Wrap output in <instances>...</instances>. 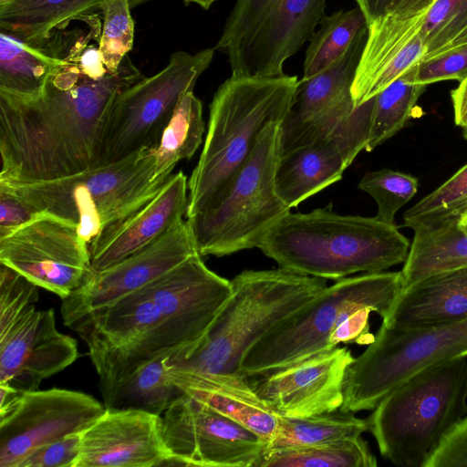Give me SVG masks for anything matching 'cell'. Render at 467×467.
Wrapping results in <instances>:
<instances>
[{"label": "cell", "mask_w": 467, "mask_h": 467, "mask_svg": "<svg viewBox=\"0 0 467 467\" xmlns=\"http://www.w3.org/2000/svg\"><path fill=\"white\" fill-rule=\"evenodd\" d=\"M80 34L38 96L0 91V182L49 181L95 167L113 101L144 78L129 55L114 73L87 75L78 56L96 37Z\"/></svg>", "instance_id": "6da1fadb"}, {"label": "cell", "mask_w": 467, "mask_h": 467, "mask_svg": "<svg viewBox=\"0 0 467 467\" xmlns=\"http://www.w3.org/2000/svg\"><path fill=\"white\" fill-rule=\"evenodd\" d=\"M257 247L281 268L339 280L404 263L410 243L395 223L376 216L341 215L319 208L283 216Z\"/></svg>", "instance_id": "7a4b0ae2"}, {"label": "cell", "mask_w": 467, "mask_h": 467, "mask_svg": "<svg viewBox=\"0 0 467 467\" xmlns=\"http://www.w3.org/2000/svg\"><path fill=\"white\" fill-rule=\"evenodd\" d=\"M296 76L232 75L210 104L208 130L188 181L186 217L208 209L247 161L263 130L281 122L298 85Z\"/></svg>", "instance_id": "3957f363"}, {"label": "cell", "mask_w": 467, "mask_h": 467, "mask_svg": "<svg viewBox=\"0 0 467 467\" xmlns=\"http://www.w3.org/2000/svg\"><path fill=\"white\" fill-rule=\"evenodd\" d=\"M201 342L187 355L167 359L168 371L242 374L248 350L275 325L326 286V279L284 268L244 270Z\"/></svg>", "instance_id": "277c9868"}, {"label": "cell", "mask_w": 467, "mask_h": 467, "mask_svg": "<svg viewBox=\"0 0 467 467\" xmlns=\"http://www.w3.org/2000/svg\"><path fill=\"white\" fill-rule=\"evenodd\" d=\"M467 414V356L429 367L390 390L367 419L382 456L424 467L447 432Z\"/></svg>", "instance_id": "5b68a950"}, {"label": "cell", "mask_w": 467, "mask_h": 467, "mask_svg": "<svg viewBox=\"0 0 467 467\" xmlns=\"http://www.w3.org/2000/svg\"><path fill=\"white\" fill-rule=\"evenodd\" d=\"M154 150L142 148L119 161L54 180L0 183L39 212L76 224L89 246L105 229L149 202L170 179L152 180Z\"/></svg>", "instance_id": "8992f818"}, {"label": "cell", "mask_w": 467, "mask_h": 467, "mask_svg": "<svg viewBox=\"0 0 467 467\" xmlns=\"http://www.w3.org/2000/svg\"><path fill=\"white\" fill-rule=\"evenodd\" d=\"M401 291V272L337 280L265 334L245 354L241 373L258 377L334 348L331 336L349 314L368 309L383 319Z\"/></svg>", "instance_id": "52a82bcc"}, {"label": "cell", "mask_w": 467, "mask_h": 467, "mask_svg": "<svg viewBox=\"0 0 467 467\" xmlns=\"http://www.w3.org/2000/svg\"><path fill=\"white\" fill-rule=\"evenodd\" d=\"M279 123L268 124L244 165L203 212L187 218L201 256L257 247L265 232L290 213L275 190Z\"/></svg>", "instance_id": "ba28073f"}, {"label": "cell", "mask_w": 467, "mask_h": 467, "mask_svg": "<svg viewBox=\"0 0 467 467\" xmlns=\"http://www.w3.org/2000/svg\"><path fill=\"white\" fill-rule=\"evenodd\" d=\"M462 356H467V318L411 328L381 324L374 340L348 369L340 409L353 413L373 410L413 375Z\"/></svg>", "instance_id": "9c48e42d"}, {"label": "cell", "mask_w": 467, "mask_h": 467, "mask_svg": "<svg viewBox=\"0 0 467 467\" xmlns=\"http://www.w3.org/2000/svg\"><path fill=\"white\" fill-rule=\"evenodd\" d=\"M327 0H236L215 50L232 75L277 77L286 59L312 39Z\"/></svg>", "instance_id": "30bf717a"}, {"label": "cell", "mask_w": 467, "mask_h": 467, "mask_svg": "<svg viewBox=\"0 0 467 467\" xmlns=\"http://www.w3.org/2000/svg\"><path fill=\"white\" fill-rule=\"evenodd\" d=\"M214 52V47L193 55L173 52L163 69L122 90L109 110L96 166L119 161L142 148H157L178 103L193 90Z\"/></svg>", "instance_id": "8fae6325"}, {"label": "cell", "mask_w": 467, "mask_h": 467, "mask_svg": "<svg viewBox=\"0 0 467 467\" xmlns=\"http://www.w3.org/2000/svg\"><path fill=\"white\" fill-rule=\"evenodd\" d=\"M0 263L61 300L92 273L89 246L78 226L47 212L0 239Z\"/></svg>", "instance_id": "7c38bea8"}, {"label": "cell", "mask_w": 467, "mask_h": 467, "mask_svg": "<svg viewBox=\"0 0 467 467\" xmlns=\"http://www.w3.org/2000/svg\"><path fill=\"white\" fill-rule=\"evenodd\" d=\"M170 465L256 467L265 442L255 432L182 393L161 416Z\"/></svg>", "instance_id": "4fadbf2b"}, {"label": "cell", "mask_w": 467, "mask_h": 467, "mask_svg": "<svg viewBox=\"0 0 467 467\" xmlns=\"http://www.w3.org/2000/svg\"><path fill=\"white\" fill-rule=\"evenodd\" d=\"M105 410L81 391L57 388L23 391L0 412V467H19L38 448L82 432Z\"/></svg>", "instance_id": "5bb4252c"}, {"label": "cell", "mask_w": 467, "mask_h": 467, "mask_svg": "<svg viewBox=\"0 0 467 467\" xmlns=\"http://www.w3.org/2000/svg\"><path fill=\"white\" fill-rule=\"evenodd\" d=\"M367 37L368 27L327 68L298 81L279 123L280 157L328 138L351 117L356 109L351 89Z\"/></svg>", "instance_id": "9a60e30c"}, {"label": "cell", "mask_w": 467, "mask_h": 467, "mask_svg": "<svg viewBox=\"0 0 467 467\" xmlns=\"http://www.w3.org/2000/svg\"><path fill=\"white\" fill-rule=\"evenodd\" d=\"M187 221H181L152 244L99 272L62 300L64 325L71 327L91 312L109 305L198 254Z\"/></svg>", "instance_id": "2e32d148"}, {"label": "cell", "mask_w": 467, "mask_h": 467, "mask_svg": "<svg viewBox=\"0 0 467 467\" xmlns=\"http://www.w3.org/2000/svg\"><path fill=\"white\" fill-rule=\"evenodd\" d=\"M354 358L349 348L337 346L258 376L251 385L279 416L333 411L343 405L345 379Z\"/></svg>", "instance_id": "e0dca14e"}, {"label": "cell", "mask_w": 467, "mask_h": 467, "mask_svg": "<svg viewBox=\"0 0 467 467\" xmlns=\"http://www.w3.org/2000/svg\"><path fill=\"white\" fill-rule=\"evenodd\" d=\"M374 97L356 107L351 117L327 139L299 148L278 160L275 182L290 208L341 179L365 150L370 131Z\"/></svg>", "instance_id": "ac0fdd59"}, {"label": "cell", "mask_w": 467, "mask_h": 467, "mask_svg": "<svg viewBox=\"0 0 467 467\" xmlns=\"http://www.w3.org/2000/svg\"><path fill=\"white\" fill-rule=\"evenodd\" d=\"M78 357L77 340L57 330L54 309L35 306L0 331V383L38 389Z\"/></svg>", "instance_id": "d6986e66"}, {"label": "cell", "mask_w": 467, "mask_h": 467, "mask_svg": "<svg viewBox=\"0 0 467 467\" xmlns=\"http://www.w3.org/2000/svg\"><path fill=\"white\" fill-rule=\"evenodd\" d=\"M172 454L162 436L161 416L134 409H106L81 432L76 467L170 465Z\"/></svg>", "instance_id": "ffe728a7"}, {"label": "cell", "mask_w": 467, "mask_h": 467, "mask_svg": "<svg viewBox=\"0 0 467 467\" xmlns=\"http://www.w3.org/2000/svg\"><path fill=\"white\" fill-rule=\"evenodd\" d=\"M188 180L172 173L161 190L143 207L105 229L90 244V266L99 272L155 242L186 214Z\"/></svg>", "instance_id": "44dd1931"}, {"label": "cell", "mask_w": 467, "mask_h": 467, "mask_svg": "<svg viewBox=\"0 0 467 467\" xmlns=\"http://www.w3.org/2000/svg\"><path fill=\"white\" fill-rule=\"evenodd\" d=\"M168 373L183 393L255 432L266 445L274 438L279 415L257 395L245 375Z\"/></svg>", "instance_id": "7402d4cb"}, {"label": "cell", "mask_w": 467, "mask_h": 467, "mask_svg": "<svg viewBox=\"0 0 467 467\" xmlns=\"http://www.w3.org/2000/svg\"><path fill=\"white\" fill-rule=\"evenodd\" d=\"M466 318L467 267H462L430 276L403 290L382 324L411 328Z\"/></svg>", "instance_id": "603a6c76"}, {"label": "cell", "mask_w": 467, "mask_h": 467, "mask_svg": "<svg viewBox=\"0 0 467 467\" xmlns=\"http://www.w3.org/2000/svg\"><path fill=\"white\" fill-rule=\"evenodd\" d=\"M79 30H54L41 45L0 32V91L20 98L38 96L48 78L66 62Z\"/></svg>", "instance_id": "cb8c5ba5"}, {"label": "cell", "mask_w": 467, "mask_h": 467, "mask_svg": "<svg viewBox=\"0 0 467 467\" xmlns=\"http://www.w3.org/2000/svg\"><path fill=\"white\" fill-rule=\"evenodd\" d=\"M413 231V240L400 271L402 291L430 276L467 267V228L459 224L458 218Z\"/></svg>", "instance_id": "d4e9b609"}, {"label": "cell", "mask_w": 467, "mask_h": 467, "mask_svg": "<svg viewBox=\"0 0 467 467\" xmlns=\"http://www.w3.org/2000/svg\"><path fill=\"white\" fill-rule=\"evenodd\" d=\"M105 0H0V29L39 46L56 29L93 14ZM137 7L150 0H130Z\"/></svg>", "instance_id": "484cf974"}, {"label": "cell", "mask_w": 467, "mask_h": 467, "mask_svg": "<svg viewBox=\"0 0 467 467\" xmlns=\"http://www.w3.org/2000/svg\"><path fill=\"white\" fill-rule=\"evenodd\" d=\"M171 355L143 363L119 381L103 396L105 408L141 410L162 416L183 393L169 376L167 359Z\"/></svg>", "instance_id": "4316f807"}, {"label": "cell", "mask_w": 467, "mask_h": 467, "mask_svg": "<svg viewBox=\"0 0 467 467\" xmlns=\"http://www.w3.org/2000/svg\"><path fill=\"white\" fill-rule=\"evenodd\" d=\"M204 122L201 100L193 90L183 95L154 150L152 180L168 178L177 163L193 156L202 141Z\"/></svg>", "instance_id": "83f0119b"}, {"label": "cell", "mask_w": 467, "mask_h": 467, "mask_svg": "<svg viewBox=\"0 0 467 467\" xmlns=\"http://www.w3.org/2000/svg\"><path fill=\"white\" fill-rule=\"evenodd\" d=\"M420 61L374 96L369 138L365 150H373L417 116V102L427 88L416 81Z\"/></svg>", "instance_id": "f1b7e54d"}, {"label": "cell", "mask_w": 467, "mask_h": 467, "mask_svg": "<svg viewBox=\"0 0 467 467\" xmlns=\"http://www.w3.org/2000/svg\"><path fill=\"white\" fill-rule=\"evenodd\" d=\"M367 419L341 409L303 418L279 416L277 431L265 450L308 446L361 436Z\"/></svg>", "instance_id": "f546056e"}, {"label": "cell", "mask_w": 467, "mask_h": 467, "mask_svg": "<svg viewBox=\"0 0 467 467\" xmlns=\"http://www.w3.org/2000/svg\"><path fill=\"white\" fill-rule=\"evenodd\" d=\"M361 436L326 443L265 450L256 467H375Z\"/></svg>", "instance_id": "4dcf8cb0"}, {"label": "cell", "mask_w": 467, "mask_h": 467, "mask_svg": "<svg viewBox=\"0 0 467 467\" xmlns=\"http://www.w3.org/2000/svg\"><path fill=\"white\" fill-rule=\"evenodd\" d=\"M319 26L306 51L303 79L315 76L339 58L359 32L368 27V23L358 6L324 16Z\"/></svg>", "instance_id": "1f68e13d"}, {"label": "cell", "mask_w": 467, "mask_h": 467, "mask_svg": "<svg viewBox=\"0 0 467 467\" xmlns=\"http://www.w3.org/2000/svg\"><path fill=\"white\" fill-rule=\"evenodd\" d=\"M467 209V163L445 182L404 213L411 229L459 218Z\"/></svg>", "instance_id": "d6a6232c"}, {"label": "cell", "mask_w": 467, "mask_h": 467, "mask_svg": "<svg viewBox=\"0 0 467 467\" xmlns=\"http://www.w3.org/2000/svg\"><path fill=\"white\" fill-rule=\"evenodd\" d=\"M131 9L130 0H105L98 8L102 19L99 50L105 67L111 73L118 70L133 47Z\"/></svg>", "instance_id": "836d02e7"}, {"label": "cell", "mask_w": 467, "mask_h": 467, "mask_svg": "<svg viewBox=\"0 0 467 467\" xmlns=\"http://www.w3.org/2000/svg\"><path fill=\"white\" fill-rule=\"evenodd\" d=\"M417 178L390 169L368 171L358 188L373 197L378 205L376 217L395 223V214L417 193Z\"/></svg>", "instance_id": "e575fe53"}, {"label": "cell", "mask_w": 467, "mask_h": 467, "mask_svg": "<svg viewBox=\"0 0 467 467\" xmlns=\"http://www.w3.org/2000/svg\"><path fill=\"white\" fill-rule=\"evenodd\" d=\"M467 27V0H438L420 33L426 47L421 60L434 57Z\"/></svg>", "instance_id": "d590c367"}, {"label": "cell", "mask_w": 467, "mask_h": 467, "mask_svg": "<svg viewBox=\"0 0 467 467\" xmlns=\"http://www.w3.org/2000/svg\"><path fill=\"white\" fill-rule=\"evenodd\" d=\"M38 286L0 263V331L36 306Z\"/></svg>", "instance_id": "8d00e7d4"}, {"label": "cell", "mask_w": 467, "mask_h": 467, "mask_svg": "<svg viewBox=\"0 0 467 467\" xmlns=\"http://www.w3.org/2000/svg\"><path fill=\"white\" fill-rule=\"evenodd\" d=\"M467 77V45L446 51L418 65L416 81L430 85L444 80L461 82Z\"/></svg>", "instance_id": "74e56055"}, {"label": "cell", "mask_w": 467, "mask_h": 467, "mask_svg": "<svg viewBox=\"0 0 467 467\" xmlns=\"http://www.w3.org/2000/svg\"><path fill=\"white\" fill-rule=\"evenodd\" d=\"M80 442L81 432L67 435L33 451L19 467H76Z\"/></svg>", "instance_id": "f35d334b"}, {"label": "cell", "mask_w": 467, "mask_h": 467, "mask_svg": "<svg viewBox=\"0 0 467 467\" xmlns=\"http://www.w3.org/2000/svg\"><path fill=\"white\" fill-rule=\"evenodd\" d=\"M424 467H467V416L447 432Z\"/></svg>", "instance_id": "ab89813d"}, {"label": "cell", "mask_w": 467, "mask_h": 467, "mask_svg": "<svg viewBox=\"0 0 467 467\" xmlns=\"http://www.w3.org/2000/svg\"><path fill=\"white\" fill-rule=\"evenodd\" d=\"M41 212L0 183V239L31 222Z\"/></svg>", "instance_id": "60d3db41"}, {"label": "cell", "mask_w": 467, "mask_h": 467, "mask_svg": "<svg viewBox=\"0 0 467 467\" xmlns=\"http://www.w3.org/2000/svg\"><path fill=\"white\" fill-rule=\"evenodd\" d=\"M370 313L368 309H360L349 314L333 332L332 347L339 343L370 344L375 337L369 332Z\"/></svg>", "instance_id": "b9f144b4"}, {"label": "cell", "mask_w": 467, "mask_h": 467, "mask_svg": "<svg viewBox=\"0 0 467 467\" xmlns=\"http://www.w3.org/2000/svg\"><path fill=\"white\" fill-rule=\"evenodd\" d=\"M432 5L433 0H393L383 16L397 21L427 16Z\"/></svg>", "instance_id": "7bdbcfd3"}, {"label": "cell", "mask_w": 467, "mask_h": 467, "mask_svg": "<svg viewBox=\"0 0 467 467\" xmlns=\"http://www.w3.org/2000/svg\"><path fill=\"white\" fill-rule=\"evenodd\" d=\"M454 122L463 128L467 125V77L451 91Z\"/></svg>", "instance_id": "ee69618b"}, {"label": "cell", "mask_w": 467, "mask_h": 467, "mask_svg": "<svg viewBox=\"0 0 467 467\" xmlns=\"http://www.w3.org/2000/svg\"><path fill=\"white\" fill-rule=\"evenodd\" d=\"M393 0H356L358 6L364 14L368 26L382 17Z\"/></svg>", "instance_id": "f6af8a7d"}, {"label": "cell", "mask_w": 467, "mask_h": 467, "mask_svg": "<svg viewBox=\"0 0 467 467\" xmlns=\"http://www.w3.org/2000/svg\"><path fill=\"white\" fill-rule=\"evenodd\" d=\"M464 45H467V27L461 34H459L451 42L446 45L436 56Z\"/></svg>", "instance_id": "bcb514c9"}, {"label": "cell", "mask_w": 467, "mask_h": 467, "mask_svg": "<svg viewBox=\"0 0 467 467\" xmlns=\"http://www.w3.org/2000/svg\"><path fill=\"white\" fill-rule=\"evenodd\" d=\"M186 5L190 4H196L204 10H208L213 3L218 0H182Z\"/></svg>", "instance_id": "7dc6e473"}, {"label": "cell", "mask_w": 467, "mask_h": 467, "mask_svg": "<svg viewBox=\"0 0 467 467\" xmlns=\"http://www.w3.org/2000/svg\"><path fill=\"white\" fill-rule=\"evenodd\" d=\"M458 223L461 226L467 228V209L458 218Z\"/></svg>", "instance_id": "c3c4849f"}, {"label": "cell", "mask_w": 467, "mask_h": 467, "mask_svg": "<svg viewBox=\"0 0 467 467\" xmlns=\"http://www.w3.org/2000/svg\"><path fill=\"white\" fill-rule=\"evenodd\" d=\"M438 0H433V5L437 2Z\"/></svg>", "instance_id": "681fc988"}]
</instances>
